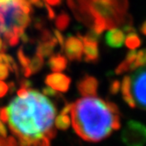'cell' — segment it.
I'll return each instance as SVG.
<instances>
[{
	"mask_svg": "<svg viewBox=\"0 0 146 146\" xmlns=\"http://www.w3.org/2000/svg\"><path fill=\"white\" fill-rule=\"evenodd\" d=\"M56 111L49 99L35 90L19 91L9 105L0 110L19 146H50L56 134Z\"/></svg>",
	"mask_w": 146,
	"mask_h": 146,
	"instance_id": "6da1fadb",
	"label": "cell"
},
{
	"mask_svg": "<svg viewBox=\"0 0 146 146\" xmlns=\"http://www.w3.org/2000/svg\"><path fill=\"white\" fill-rule=\"evenodd\" d=\"M70 122L76 134L87 142H100L120 129L116 105L95 96H86L70 108Z\"/></svg>",
	"mask_w": 146,
	"mask_h": 146,
	"instance_id": "7a4b0ae2",
	"label": "cell"
},
{
	"mask_svg": "<svg viewBox=\"0 0 146 146\" xmlns=\"http://www.w3.org/2000/svg\"><path fill=\"white\" fill-rule=\"evenodd\" d=\"M29 5L26 0L0 3V38L15 42L29 21Z\"/></svg>",
	"mask_w": 146,
	"mask_h": 146,
	"instance_id": "3957f363",
	"label": "cell"
},
{
	"mask_svg": "<svg viewBox=\"0 0 146 146\" xmlns=\"http://www.w3.org/2000/svg\"><path fill=\"white\" fill-rule=\"evenodd\" d=\"M130 80L135 107L146 110V65L135 70L130 77Z\"/></svg>",
	"mask_w": 146,
	"mask_h": 146,
	"instance_id": "277c9868",
	"label": "cell"
},
{
	"mask_svg": "<svg viewBox=\"0 0 146 146\" xmlns=\"http://www.w3.org/2000/svg\"><path fill=\"white\" fill-rule=\"evenodd\" d=\"M121 138L127 146H143L146 143V126L137 121H129L122 131Z\"/></svg>",
	"mask_w": 146,
	"mask_h": 146,
	"instance_id": "5b68a950",
	"label": "cell"
},
{
	"mask_svg": "<svg viewBox=\"0 0 146 146\" xmlns=\"http://www.w3.org/2000/svg\"><path fill=\"white\" fill-rule=\"evenodd\" d=\"M125 35L118 28H111L106 35V42L112 48H121L124 44Z\"/></svg>",
	"mask_w": 146,
	"mask_h": 146,
	"instance_id": "8992f818",
	"label": "cell"
},
{
	"mask_svg": "<svg viewBox=\"0 0 146 146\" xmlns=\"http://www.w3.org/2000/svg\"><path fill=\"white\" fill-rule=\"evenodd\" d=\"M121 92H122V97L123 100H125L128 105L130 108H135V103L132 96V92H131V80L130 77L126 76L124 77L122 80V84H121Z\"/></svg>",
	"mask_w": 146,
	"mask_h": 146,
	"instance_id": "52a82bcc",
	"label": "cell"
},
{
	"mask_svg": "<svg viewBox=\"0 0 146 146\" xmlns=\"http://www.w3.org/2000/svg\"><path fill=\"white\" fill-rule=\"evenodd\" d=\"M124 43L130 50H135L141 45V39L137 35V33H129L125 38Z\"/></svg>",
	"mask_w": 146,
	"mask_h": 146,
	"instance_id": "ba28073f",
	"label": "cell"
},
{
	"mask_svg": "<svg viewBox=\"0 0 146 146\" xmlns=\"http://www.w3.org/2000/svg\"><path fill=\"white\" fill-rule=\"evenodd\" d=\"M86 53L88 60L90 61H94L98 58L99 52H98V48H97V43L95 41H87L86 44Z\"/></svg>",
	"mask_w": 146,
	"mask_h": 146,
	"instance_id": "9c48e42d",
	"label": "cell"
},
{
	"mask_svg": "<svg viewBox=\"0 0 146 146\" xmlns=\"http://www.w3.org/2000/svg\"><path fill=\"white\" fill-rule=\"evenodd\" d=\"M97 81L95 78H87L84 84H83L82 87L84 89V92H86L87 96H94V94L96 93V90H97Z\"/></svg>",
	"mask_w": 146,
	"mask_h": 146,
	"instance_id": "30bf717a",
	"label": "cell"
},
{
	"mask_svg": "<svg viewBox=\"0 0 146 146\" xmlns=\"http://www.w3.org/2000/svg\"><path fill=\"white\" fill-rule=\"evenodd\" d=\"M135 62L138 68L146 65V48L137 51V57H135Z\"/></svg>",
	"mask_w": 146,
	"mask_h": 146,
	"instance_id": "8fae6325",
	"label": "cell"
},
{
	"mask_svg": "<svg viewBox=\"0 0 146 146\" xmlns=\"http://www.w3.org/2000/svg\"><path fill=\"white\" fill-rule=\"evenodd\" d=\"M0 146H19L17 141L13 137H0Z\"/></svg>",
	"mask_w": 146,
	"mask_h": 146,
	"instance_id": "7c38bea8",
	"label": "cell"
},
{
	"mask_svg": "<svg viewBox=\"0 0 146 146\" xmlns=\"http://www.w3.org/2000/svg\"><path fill=\"white\" fill-rule=\"evenodd\" d=\"M120 89V83L118 81H113L111 86V92L112 93H117Z\"/></svg>",
	"mask_w": 146,
	"mask_h": 146,
	"instance_id": "4fadbf2b",
	"label": "cell"
},
{
	"mask_svg": "<svg viewBox=\"0 0 146 146\" xmlns=\"http://www.w3.org/2000/svg\"><path fill=\"white\" fill-rule=\"evenodd\" d=\"M0 137H6V131L5 129V125L0 120Z\"/></svg>",
	"mask_w": 146,
	"mask_h": 146,
	"instance_id": "5bb4252c",
	"label": "cell"
},
{
	"mask_svg": "<svg viewBox=\"0 0 146 146\" xmlns=\"http://www.w3.org/2000/svg\"><path fill=\"white\" fill-rule=\"evenodd\" d=\"M140 31H141V33L146 36V20L141 25V27H140Z\"/></svg>",
	"mask_w": 146,
	"mask_h": 146,
	"instance_id": "9a60e30c",
	"label": "cell"
},
{
	"mask_svg": "<svg viewBox=\"0 0 146 146\" xmlns=\"http://www.w3.org/2000/svg\"><path fill=\"white\" fill-rule=\"evenodd\" d=\"M6 1H9V0H0V3H4V2H6Z\"/></svg>",
	"mask_w": 146,
	"mask_h": 146,
	"instance_id": "2e32d148",
	"label": "cell"
}]
</instances>
